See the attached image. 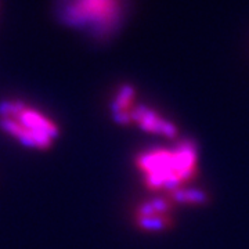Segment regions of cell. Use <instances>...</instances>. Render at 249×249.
<instances>
[{
    "mask_svg": "<svg viewBox=\"0 0 249 249\" xmlns=\"http://www.w3.org/2000/svg\"><path fill=\"white\" fill-rule=\"evenodd\" d=\"M134 168L151 194H166L196 184L201 173V155L196 142L180 137L169 144L139 152Z\"/></svg>",
    "mask_w": 249,
    "mask_h": 249,
    "instance_id": "obj_1",
    "label": "cell"
},
{
    "mask_svg": "<svg viewBox=\"0 0 249 249\" xmlns=\"http://www.w3.org/2000/svg\"><path fill=\"white\" fill-rule=\"evenodd\" d=\"M178 205L166 194H151L150 198L136 206L133 212L134 226L148 234L169 231L176 224Z\"/></svg>",
    "mask_w": 249,
    "mask_h": 249,
    "instance_id": "obj_2",
    "label": "cell"
},
{
    "mask_svg": "<svg viewBox=\"0 0 249 249\" xmlns=\"http://www.w3.org/2000/svg\"><path fill=\"white\" fill-rule=\"evenodd\" d=\"M166 196H169L170 199L178 205V209L205 206L211 199L209 193L198 184L178 188V190H175L172 193H166Z\"/></svg>",
    "mask_w": 249,
    "mask_h": 249,
    "instance_id": "obj_6",
    "label": "cell"
},
{
    "mask_svg": "<svg viewBox=\"0 0 249 249\" xmlns=\"http://www.w3.org/2000/svg\"><path fill=\"white\" fill-rule=\"evenodd\" d=\"M122 126H137L145 133L157 136L166 142H175L180 139V129L172 119L166 118L162 112L155 108L134 103L132 108L126 112V115L119 122Z\"/></svg>",
    "mask_w": 249,
    "mask_h": 249,
    "instance_id": "obj_3",
    "label": "cell"
},
{
    "mask_svg": "<svg viewBox=\"0 0 249 249\" xmlns=\"http://www.w3.org/2000/svg\"><path fill=\"white\" fill-rule=\"evenodd\" d=\"M4 116L14 118L19 124L27 126L28 129L34 130L36 133L46 134L52 137L53 140L58 136V126L54 124L52 119L46 118L43 114L29 108L21 101L3 103L0 106V118H4Z\"/></svg>",
    "mask_w": 249,
    "mask_h": 249,
    "instance_id": "obj_4",
    "label": "cell"
},
{
    "mask_svg": "<svg viewBox=\"0 0 249 249\" xmlns=\"http://www.w3.org/2000/svg\"><path fill=\"white\" fill-rule=\"evenodd\" d=\"M0 127L4 132H7L10 136L16 137L22 144H25L28 147L37 148V150H47L53 142L52 137H49L46 134L36 133L34 130L28 129L27 126L19 124L14 118H9V116L0 118Z\"/></svg>",
    "mask_w": 249,
    "mask_h": 249,
    "instance_id": "obj_5",
    "label": "cell"
}]
</instances>
